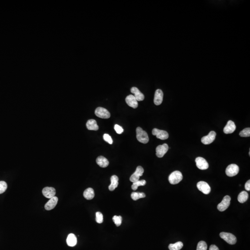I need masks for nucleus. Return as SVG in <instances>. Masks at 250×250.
I'll use <instances>...</instances> for the list:
<instances>
[{
	"mask_svg": "<svg viewBox=\"0 0 250 250\" xmlns=\"http://www.w3.org/2000/svg\"><path fill=\"white\" fill-rule=\"evenodd\" d=\"M122 217L121 216L115 215L113 217V220L117 227H119L122 223Z\"/></svg>",
	"mask_w": 250,
	"mask_h": 250,
	"instance_id": "30",
	"label": "nucleus"
},
{
	"mask_svg": "<svg viewBox=\"0 0 250 250\" xmlns=\"http://www.w3.org/2000/svg\"><path fill=\"white\" fill-rule=\"evenodd\" d=\"M240 136L242 137H248L250 136V128H245L243 130L241 131L240 133Z\"/></svg>",
	"mask_w": 250,
	"mask_h": 250,
	"instance_id": "29",
	"label": "nucleus"
},
{
	"mask_svg": "<svg viewBox=\"0 0 250 250\" xmlns=\"http://www.w3.org/2000/svg\"><path fill=\"white\" fill-rule=\"evenodd\" d=\"M197 187L203 194L208 195L211 191V188L208 183L204 181H200L197 184Z\"/></svg>",
	"mask_w": 250,
	"mask_h": 250,
	"instance_id": "7",
	"label": "nucleus"
},
{
	"mask_svg": "<svg viewBox=\"0 0 250 250\" xmlns=\"http://www.w3.org/2000/svg\"><path fill=\"white\" fill-rule=\"evenodd\" d=\"M231 197L230 196H225L222 202L218 205L217 208L220 212L225 211L230 205Z\"/></svg>",
	"mask_w": 250,
	"mask_h": 250,
	"instance_id": "5",
	"label": "nucleus"
},
{
	"mask_svg": "<svg viewBox=\"0 0 250 250\" xmlns=\"http://www.w3.org/2000/svg\"><path fill=\"white\" fill-rule=\"evenodd\" d=\"M209 250H219V249L215 245H212L210 246Z\"/></svg>",
	"mask_w": 250,
	"mask_h": 250,
	"instance_id": "36",
	"label": "nucleus"
},
{
	"mask_svg": "<svg viewBox=\"0 0 250 250\" xmlns=\"http://www.w3.org/2000/svg\"><path fill=\"white\" fill-rule=\"evenodd\" d=\"M196 163L197 168L202 170L208 169L209 167L207 160L202 157H197L196 159Z\"/></svg>",
	"mask_w": 250,
	"mask_h": 250,
	"instance_id": "10",
	"label": "nucleus"
},
{
	"mask_svg": "<svg viewBox=\"0 0 250 250\" xmlns=\"http://www.w3.org/2000/svg\"><path fill=\"white\" fill-rule=\"evenodd\" d=\"M219 236L230 245H234L237 242L236 237L231 233L222 232L219 234Z\"/></svg>",
	"mask_w": 250,
	"mask_h": 250,
	"instance_id": "3",
	"label": "nucleus"
},
{
	"mask_svg": "<svg viewBox=\"0 0 250 250\" xmlns=\"http://www.w3.org/2000/svg\"><path fill=\"white\" fill-rule=\"evenodd\" d=\"M66 242L68 246L71 247L75 246L77 243V237L74 234H70L67 238Z\"/></svg>",
	"mask_w": 250,
	"mask_h": 250,
	"instance_id": "21",
	"label": "nucleus"
},
{
	"mask_svg": "<svg viewBox=\"0 0 250 250\" xmlns=\"http://www.w3.org/2000/svg\"><path fill=\"white\" fill-rule=\"evenodd\" d=\"M126 102L129 106L133 109H136L138 106L137 100L134 97V95L132 94H130L126 97Z\"/></svg>",
	"mask_w": 250,
	"mask_h": 250,
	"instance_id": "15",
	"label": "nucleus"
},
{
	"mask_svg": "<svg viewBox=\"0 0 250 250\" xmlns=\"http://www.w3.org/2000/svg\"><path fill=\"white\" fill-rule=\"evenodd\" d=\"M103 137L104 140L105 141L108 142V143L109 144H113V139H112V138H111V137L109 134L105 133V134H104Z\"/></svg>",
	"mask_w": 250,
	"mask_h": 250,
	"instance_id": "33",
	"label": "nucleus"
},
{
	"mask_svg": "<svg viewBox=\"0 0 250 250\" xmlns=\"http://www.w3.org/2000/svg\"><path fill=\"white\" fill-rule=\"evenodd\" d=\"M144 172V170L142 167L141 166H138L135 172L131 176L130 180L132 182H135L139 180V177L143 175Z\"/></svg>",
	"mask_w": 250,
	"mask_h": 250,
	"instance_id": "8",
	"label": "nucleus"
},
{
	"mask_svg": "<svg viewBox=\"0 0 250 250\" xmlns=\"http://www.w3.org/2000/svg\"><path fill=\"white\" fill-rule=\"evenodd\" d=\"M57 202L58 198L57 197L54 196V197L50 198L48 202L45 204V208L46 210H50L54 209L57 204Z\"/></svg>",
	"mask_w": 250,
	"mask_h": 250,
	"instance_id": "17",
	"label": "nucleus"
},
{
	"mask_svg": "<svg viewBox=\"0 0 250 250\" xmlns=\"http://www.w3.org/2000/svg\"><path fill=\"white\" fill-rule=\"evenodd\" d=\"M239 166L235 164H231L229 165L225 169V174L230 177L237 175L239 172Z\"/></svg>",
	"mask_w": 250,
	"mask_h": 250,
	"instance_id": "4",
	"label": "nucleus"
},
{
	"mask_svg": "<svg viewBox=\"0 0 250 250\" xmlns=\"http://www.w3.org/2000/svg\"><path fill=\"white\" fill-rule=\"evenodd\" d=\"M96 161L98 165L102 168H106L109 164V162L108 159L103 156H100L98 157Z\"/></svg>",
	"mask_w": 250,
	"mask_h": 250,
	"instance_id": "22",
	"label": "nucleus"
},
{
	"mask_svg": "<svg viewBox=\"0 0 250 250\" xmlns=\"http://www.w3.org/2000/svg\"><path fill=\"white\" fill-rule=\"evenodd\" d=\"M132 199L134 201H136L138 199H141V198H145L146 197V195L145 193H142V192H133L131 194V195Z\"/></svg>",
	"mask_w": 250,
	"mask_h": 250,
	"instance_id": "26",
	"label": "nucleus"
},
{
	"mask_svg": "<svg viewBox=\"0 0 250 250\" xmlns=\"http://www.w3.org/2000/svg\"><path fill=\"white\" fill-rule=\"evenodd\" d=\"M236 125H235L234 122L232 121H229L224 128V132L225 134L232 133L236 130Z\"/></svg>",
	"mask_w": 250,
	"mask_h": 250,
	"instance_id": "14",
	"label": "nucleus"
},
{
	"mask_svg": "<svg viewBox=\"0 0 250 250\" xmlns=\"http://www.w3.org/2000/svg\"><path fill=\"white\" fill-rule=\"evenodd\" d=\"M42 193L45 197L50 199L55 196L56 190L54 188L46 187L42 190Z\"/></svg>",
	"mask_w": 250,
	"mask_h": 250,
	"instance_id": "13",
	"label": "nucleus"
},
{
	"mask_svg": "<svg viewBox=\"0 0 250 250\" xmlns=\"http://www.w3.org/2000/svg\"><path fill=\"white\" fill-rule=\"evenodd\" d=\"M216 133L214 131H211L208 135L202 138L201 141L204 145H209L215 140Z\"/></svg>",
	"mask_w": 250,
	"mask_h": 250,
	"instance_id": "12",
	"label": "nucleus"
},
{
	"mask_svg": "<svg viewBox=\"0 0 250 250\" xmlns=\"http://www.w3.org/2000/svg\"><path fill=\"white\" fill-rule=\"evenodd\" d=\"M114 128H115V130L118 134H121L124 131L123 128L121 126H119V125H117V124L115 125Z\"/></svg>",
	"mask_w": 250,
	"mask_h": 250,
	"instance_id": "34",
	"label": "nucleus"
},
{
	"mask_svg": "<svg viewBox=\"0 0 250 250\" xmlns=\"http://www.w3.org/2000/svg\"><path fill=\"white\" fill-rule=\"evenodd\" d=\"M96 221L98 223H102L103 221V214L100 212L96 213Z\"/></svg>",
	"mask_w": 250,
	"mask_h": 250,
	"instance_id": "32",
	"label": "nucleus"
},
{
	"mask_svg": "<svg viewBox=\"0 0 250 250\" xmlns=\"http://www.w3.org/2000/svg\"><path fill=\"white\" fill-rule=\"evenodd\" d=\"M207 243L205 241H201L198 243L196 250H207Z\"/></svg>",
	"mask_w": 250,
	"mask_h": 250,
	"instance_id": "28",
	"label": "nucleus"
},
{
	"mask_svg": "<svg viewBox=\"0 0 250 250\" xmlns=\"http://www.w3.org/2000/svg\"><path fill=\"white\" fill-rule=\"evenodd\" d=\"M83 196L87 200H92L94 196V190L92 188H89L85 190L83 192Z\"/></svg>",
	"mask_w": 250,
	"mask_h": 250,
	"instance_id": "23",
	"label": "nucleus"
},
{
	"mask_svg": "<svg viewBox=\"0 0 250 250\" xmlns=\"http://www.w3.org/2000/svg\"><path fill=\"white\" fill-rule=\"evenodd\" d=\"M146 184V181L145 180L138 181L135 182H133V184L132 185V189L133 190H137L138 187L145 185Z\"/></svg>",
	"mask_w": 250,
	"mask_h": 250,
	"instance_id": "27",
	"label": "nucleus"
},
{
	"mask_svg": "<svg viewBox=\"0 0 250 250\" xmlns=\"http://www.w3.org/2000/svg\"><path fill=\"white\" fill-rule=\"evenodd\" d=\"M169 147L167 144L158 146L156 149V155L158 158H161L164 157L168 152Z\"/></svg>",
	"mask_w": 250,
	"mask_h": 250,
	"instance_id": "11",
	"label": "nucleus"
},
{
	"mask_svg": "<svg viewBox=\"0 0 250 250\" xmlns=\"http://www.w3.org/2000/svg\"><path fill=\"white\" fill-rule=\"evenodd\" d=\"M7 185L5 182L0 181V194H2L6 190Z\"/></svg>",
	"mask_w": 250,
	"mask_h": 250,
	"instance_id": "31",
	"label": "nucleus"
},
{
	"mask_svg": "<svg viewBox=\"0 0 250 250\" xmlns=\"http://www.w3.org/2000/svg\"><path fill=\"white\" fill-rule=\"evenodd\" d=\"M183 243L181 241L176 242L175 244H170L169 246L170 250H180L183 247Z\"/></svg>",
	"mask_w": 250,
	"mask_h": 250,
	"instance_id": "25",
	"label": "nucleus"
},
{
	"mask_svg": "<svg viewBox=\"0 0 250 250\" xmlns=\"http://www.w3.org/2000/svg\"><path fill=\"white\" fill-rule=\"evenodd\" d=\"M132 93L134 94V97L137 101H142L145 99V97L143 94L141 92L140 90L136 87H132L131 89Z\"/></svg>",
	"mask_w": 250,
	"mask_h": 250,
	"instance_id": "18",
	"label": "nucleus"
},
{
	"mask_svg": "<svg viewBox=\"0 0 250 250\" xmlns=\"http://www.w3.org/2000/svg\"><path fill=\"white\" fill-rule=\"evenodd\" d=\"M136 137L138 141L141 143H147L149 141L147 133L144 131L141 127H138L136 128Z\"/></svg>",
	"mask_w": 250,
	"mask_h": 250,
	"instance_id": "1",
	"label": "nucleus"
},
{
	"mask_svg": "<svg viewBox=\"0 0 250 250\" xmlns=\"http://www.w3.org/2000/svg\"><path fill=\"white\" fill-rule=\"evenodd\" d=\"M86 126L89 130L97 131L99 129V126L97 124V121L93 119L88 121L86 123Z\"/></svg>",
	"mask_w": 250,
	"mask_h": 250,
	"instance_id": "19",
	"label": "nucleus"
},
{
	"mask_svg": "<svg viewBox=\"0 0 250 250\" xmlns=\"http://www.w3.org/2000/svg\"><path fill=\"white\" fill-rule=\"evenodd\" d=\"M152 133L153 135L156 136L157 138L161 140H165L169 138V134L167 132L157 128H154L152 131Z\"/></svg>",
	"mask_w": 250,
	"mask_h": 250,
	"instance_id": "9",
	"label": "nucleus"
},
{
	"mask_svg": "<svg viewBox=\"0 0 250 250\" xmlns=\"http://www.w3.org/2000/svg\"><path fill=\"white\" fill-rule=\"evenodd\" d=\"M95 115L97 117L103 119H109L110 117L109 112L108 110L102 107H98L95 109Z\"/></svg>",
	"mask_w": 250,
	"mask_h": 250,
	"instance_id": "6",
	"label": "nucleus"
},
{
	"mask_svg": "<svg viewBox=\"0 0 250 250\" xmlns=\"http://www.w3.org/2000/svg\"><path fill=\"white\" fill-rule=\"evenodd\" d=\"M163 91L160 89H158L155 92L154 99V103L156 105H159L162 103L163 100Z\"/></svg>",
	"mask_w": 250,
	"mask_h": 250,
	"instance_id": "16",
	"label": "nucleus"
},
{
	"mask_svg": "<svg viewBox=\"0 0 250 250\" xmlns=\"http://www.w3.org/2000/svg\"><path fill=\"white\" fill-rule=\"evenodd\" d=\"M182 177L181 172L176 170L170 174L169 176V181L171 185H176L182 180Z\"/></svg>",
	"mask_w": 250,
	"mask_h": 250,
	"instance_id": "2",
	"label": "nucleus"
},
{
	"mask_svg": "<svg viewBox=\"0 0 250 250\" xmlns=\"http://www.w3.org/2000/svg\"><path fill=\"white\" fill-rule=\"evenodd\" d=\"M119 178L116 175H113L111 177V184L109 186V189L110 191H114L118 187Z\"/></svg>",
	"mask_w": 250,
	"mask_h": 250,
	"instance_id": "20",
	"label": "nucleus"
},
{
	"mask_svg": "<svg viewBox=\"0 0 250 250\" xmlns=\"http://www.w3.org/2000/svg\"><path fill=\"white\" fill-rule=\"evenodd\" d=\"M248 198V194L245 191L241 192L239 194L238 197V200L240 203H244L247 201Z\"/></svg>",
	"mask_w": 250,
	"mask_h": 250,
	"instance_id": "24",
	"label": "nucleus"
},
{
	"mask_svg": "<svg viewBox=\"0 0 250 250\" xmlns=\"http://www.w3.org/2000/svg\"><path fill=\"white\" fill-rule=\"evenodd\" d=\"M245 189L247 191H250V180H249L247 181L246 182V183L245 184Z\"/></svg>",
	"mask_w": 250,
	"mask_h": 250,
	"instance_id": "35",
	"label": "nucleus"
}]
</instances>
